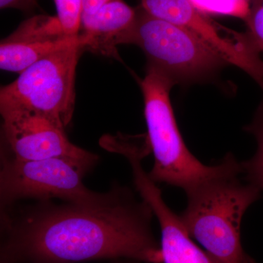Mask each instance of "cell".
<instances>
[{"mask_svg":"<svg viewBox=\"0 0 263 263\" xmlns=\"http://www.w3.org/2000/svg\"><path fill=\"white\" fill-rule=\"evenodd\" d=\"M153 212L126 190L98 200L43 208L13 227L3 249L8 263H74L125 257L162 263L151 230Z\"/></svg>","mask_w":263,"mask_h":263,"instance_id":"obj_1","label":"cell"},{"mask_svg":"<svg viewBox=\"0 0 263 263\" xmlns=\"http://www.w3.org/2000/svg\"><path fill=\"white\" fill-rule=\"evenodd\" d=\"M222 163L218 174L185 192L187 205L180 218L216 263H256L242 247L240 224L262 192L245 179L233 155Z\"/></svg>","mask_w":263,"mask_h":263,"instance_id":"obj_2","label":"cell"},{"mask_svg":"<svg viewBox=\"0 0 263 263\" xmlns=\"http://www.w3.org/2000/svg\"><path fill=\"white\" fill-rule=\"evenodd\" d=\"M174 82L160 72L147 68L141 82L148 143L155 163L149 173L156 183H164L183 191L214 176L222 167L205 165L188 149L177 126L170 91Z\"/></svg>","mask_w":263,"mask_h":263,"instance_id":"obj_3","label":"cell"},{"mask_svg":"<svg viewBox=\"0 0 263 263\" xmlns=\"http://www.w3.org/2000/svg\"><path fill=\"white\" fill-rule=\"evenodd\" d=\"M122 44H134L153 69L175 84L209 80L228 62L219 52L188 29L137 10L134 23L126 32Z\"/></svg>","mask_w":263,"mask_h":263,"instance_id":"obj_4","label":"cell"},{"mask_svg":"<svg viewBox=\"0 0 263 263\" xmlns=\"http://www.w3.org/2000/svg\"><path fill=\"white\" fill-rule=\"evenodd\" d=\"M84 51L78 38L29 66L1 88L0 106L34 110L65 129L73 116L76 67Z\"/></svg>","mask_w":263,"mask_h":263,"instance_id":"obj_5","label":"cell"},{"mask_svg":"<svg viewBox=\"0 0 263 263\" xmlns=\"http://www.w3.org/2000/svg\"><path fill=\"white\" fill-rule=\"evenodd\" d=\"M95 163L69 157L37 160H4L0 174L3 202L23 197L62 199L68 202L98 200L103 194L94 193L83 183L85 175Z\"/></svg>","mask_w":263,"mask_h":263,"instance_id":"obj_6","label":"cell"},{"mask_svg":"<svg viewBox=\"0 0 263 263\" xmlns=\"http://www.w3.org/2000/svg\"><path fill=\"white\" fill-rule=\"evenodd\" d=\"M5 141L19 160L69 157L96 163L98 156L72 144L65 128L44 115L19 107L0 106Z\"/></svg>","mask_w":263,"mask_h":263,"instance_id":"obj_7","label":"cell"},{"mask_svg":"<svg viewBox=\"0 0 263 263\" xmlns=\"http://www.w3.org/2000/svg\"><path fill=\"white\" fill-rule=\"evenodd\" d=\"M130 165L135 186L148 204L161 229L162 263H216L205 251L197 247L183 226L180 216L165 203L160 189L142 166L145 155L132 152L125 155Z\"/></svg>","mask_w":263,"mask_h":263,"instance_id":"obj_8","label":"cell"},{"mask_svg":"<svg viewBox=\"0 0 263 263\" xmlns=\"http://www.w3.org/2000/svg\"><path fill=\"white\" fill-rule=\"evenodd\" d=\"M78 38L72 39L66 34L57 16L34 15L1 41L0 68L21 73Z\"/></svg>","mask_w":263,"mask_h":263,"instance_id":"obj_9","label":"cell"},{"mask_svg":"<svg viewBox=\"0 0 263 263\" xmlns=\"http://www.w3.org/2000/svg\"><path fill=\"white\" fill-rule=\"evenodd\" d=\"M137 10L123 0H109L92 14L83 13L79 43L84 48L107 57H118L117 46L136 20Z\"/></svg>","mask_w":263,"mask_h":263,"instance_id":"obj_10","label":"cell"},{"mask_svg":"<svg viewBox=\"0 0 263 263\" xmlns=\"http://www.w3.org/2000/svg\"><path fill=\"white\" fill-rule=\"evenodd\" d=\"M257 140L255 155L249 160L240 162L245 179L263 192V102L256 111L252 123L245 127Z\"/></svg>","mask_w":263,"mask_h":263,"instance_id":"obj_11","label":"cell"},{"mask_svg":"<svg viewBox=\"0 0 263 263\" xmlns=\"http://www.w3.org/2000/svg\"><path fill=\"white\" fill-rule=\"evenodd\" d=\"M245 22L247 31L235 32V37L263 60V0H251L250 10Z\"/></svg>","mask_w":263,"mask_h":263,"instance_id":"obj_12","label":"cell"},{"mask_svg":"<svg viewBox=\"0 0 263 263\" xmlns=\"http://www.w3.org/2000/svg\"><path fill=\"white\" fill-rule=\"evenodd\" d=\"M200 13L230 15L246 20L250 10L249 0H190Z\"/></svg>","mask_w":263,"mask_h":263,"instance_id":"obj_13","label":"cell"},{"mask_svg":"<svg viewBox=\"0 0 263 263\" xmlns=\"http://www.w3.org/2000/svg\"><path fill=\"white\" fill-rule=\"evenodd\" d=\"M57 18L68 37L76 39L80 33L84 0H54Z\"/></svg>","mask_w":263,"mask_h":263,"instance_id":"obj_14","label":"cell"},{"mask_svg":"<svg viewBox=\"0 0 263 263\" xmlns=\"http://www.w3.org/2000/svg\"><path fill=\"white\" fill-rule=\"evenodd\" d=\"M37 7V0H0L1 9L13 8L22 11H29Z\"/></svg>","mask_w":263,"mask_h":263,"instance_id":"obj_15","label":"cell"},{"mask_svg":"<svg viewBox=\"0 0 263 263\" xmlns=\"http://www.w3.org/2000/svg\"><path fill=\"white\" fill-rule=\"evenodd\" d=\"M109 0H84V12L86 14L95 13L105 3Z\"/></svg>","mask_w":263,"mask_h":263,"instance_id":"obj_16","label":"cell"},{"mask_svg":"<svg viewBox=\"0 0 263 263\" xmlns=\"http://www.w3.org/2000/svg\"><path fill=\"white\" fill-rule=\"evenodd\" d=\"M249 1H250V2H251V0H249Z\"/></svg>","mask_w":263,"mask_h":263,"instance_id":"obj_17","label":"cell"}]
</instances>
